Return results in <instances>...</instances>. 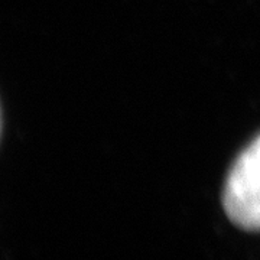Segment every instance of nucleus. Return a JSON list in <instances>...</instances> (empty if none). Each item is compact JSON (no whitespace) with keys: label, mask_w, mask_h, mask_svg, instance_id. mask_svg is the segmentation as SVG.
Returning a JSON list of instances; mask_svg holds the SVG:
<instances>
[{"label":"nucleus","mask_w":260,"mask_h":260,"mask_svg":"<svg viewBox=\"0 0 260 260\" xmlns=\"http://www.w3.org/2000/svg\"><path fill=\"white\" fill-rule=\"evenodd\" d=\"M223 201L225 213L236 225L260 232V136L233 165Z\"/></svg>","instance_id":"f257e3e1"}]
</instances>
